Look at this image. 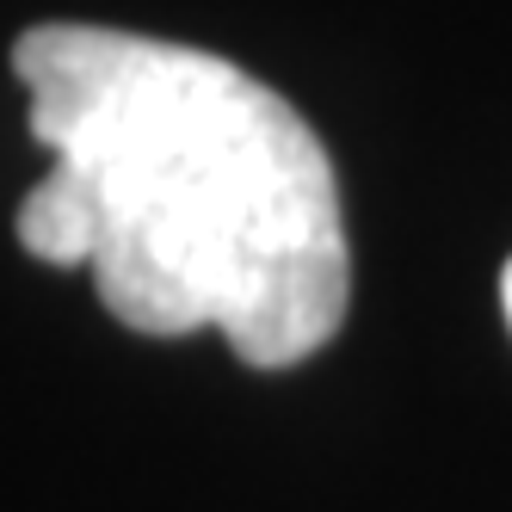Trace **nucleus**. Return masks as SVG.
<instances>
[{
    "label": "nucleus",
    "instance_id": "obj_1",
    "mask_svg": "<svg viewBox=\"0 0 512 512\" xmlns=\"http://www.w3.org/2000/svg\"><path fill=\"white\" fill-rule=\"evenodd\" d=\"M13 75L50 155L13 223L31 260L87 266L130 334L216 327L253 371H290L340 334V173L290 99L216 50L118 25H31Z\"/></svg>",
    "mask_w": 512,
    "mask_h": 512
},
{
    "label": "nucleus",
    "instance_id": "obj_2",
    "mask_svg": "<svg viewBox=\"0 0 512 512\" xmlns=\"http://www.w3.org/2000/svg\"><path fill=\"white\" fill-rule=\"evenodd\" d=\"M500 309H506V327H512V260H506V272H500Z\"/></svg>",
    "mask_w": 512,
    "mask_h": 512
}]
</instances>
